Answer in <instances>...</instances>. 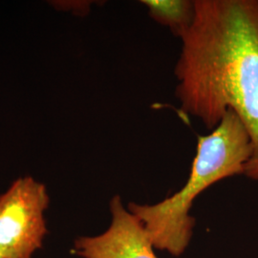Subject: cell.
<instances>
[{
    "instance_id": "5",
    "label": "cell",
    "mask_w": 258,
    "mask_h": 258,
    "mask_svg": "<svg viewBox=\"0 0 258 258\" xmlns=\"http://www.w3.org/2000/svg\"><path fill=\"white\" fill-rule=\"evenodd\" d=\"M148 15L157 23L169 28L180 39L194 23L195 0H143Z\"/></svg>"
},
{
    "instance_id": "6",
    "label": "cell",
    "mask_w": 258,
    "mask_h": 258,
    "mask_svg": "<svg viewBox=\"0 0 258 258\" xmlns=\"http://www.w3.org/2000/svg\"><path fill=\"white\" fill-rule=\"evenodd\" d=\"M0 258H3V257H2V256H1V255H0Z\"/></svg>"
},
{
    "instance_id": "4",
    "label": "cell",
    "mask_w": 258,
    "mask_h": 258,
    "mask_svg": "<svg viewBox=\"0 0 258 258\" xmlns=\"http://www.w3.org/2000/svg\"><path fill=\"white\" fill-rule=\"evenodd\" d=\"M107 231L75 241L73 251L83 258H158L143 224L125 208L119 195L110 201Z\"/></svg>"
},
{
    "instance_id": "1",
    "label": "cell",
    "mask_w": 258,
    "mask_h": 258,
    "mask_svg": "<svg viewBox=\"0 0 258 258\" xmlns=\"http://www.w3.org/2000/svg\"><path fill=\"white\" fill-rule=\"evenodd\" d=\"M181 41L174 71L181 109L211 131L234 112L252 145L244 175L258 182V0H195Z\"/></svg>"
},
{
    "instance_id": "2",
    "label": "cell",
    "mask_w": 258,
    "mask_h": 258,
    "mask_svg": "<svg viewBox=\"0 0 258 258\" xmlns=\"http://www.w3.org/2000/svg\"><path fill=\"white\" fill-rule=\"evenodd\" d=\"M251 155L247 129L234 112L227 111L210 134L198 137L190 173L179 191L154 205L128 204L154 249L182 255L194 234L195 220L189 212L194 200L212 184L244 174Z\"/></svg>"
},
{
    "instance_id": "3",
    "label": "cell",
    "mask_w": 258,
    "mask_h": 258,
    "mask_svg": "<svg viewBox=\"0 0 258 258\" xmlns=\"http://www.w3.org/2000/svg\"><path fill=\"white\" fill-rule=\"evenodd\" d=\"M45 185L32 177L15 181L0 195V255L33 258L47 234Z\"/></svg>"
}]
</instances>
